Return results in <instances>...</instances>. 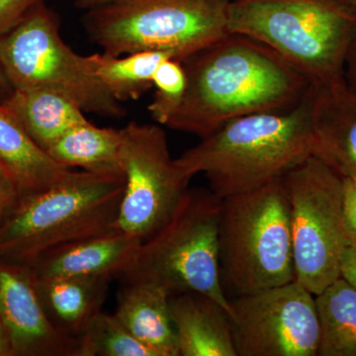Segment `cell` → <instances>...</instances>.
<instances>
[{
  "label": "cell",
  "mask_w": 356,
  "mask_h": 356,
  "mask_svg": "<svg viewBox=\"0 0 356 356\" xmlns=\"http://www.w3.org/2000/svg\"><path fill=\"white\" fill-rule=\"evenodd\" d=\"M179 356H238L229 314L201 293L170 297Z\"/></svg>",
  "instance_id": "obj_15"
},
{
  "label": "cell",
  "mask_w": 356,
  "mask_h": 356,
  "mask_svg": "<svg viewBox=\"0 0 356 356\" xmlns=\"http://www.w3.org/2000/svg\"><path fill=\"white\" fill-rule=\"evenodd\" d=\"M341 277L356 289V240L350 238L341 259Z\"/></svg>",
  "instance_id": "obj_28"
},
{
  "label": "cell",
  "mask_w": 356,
  "mask_h": 356,
  "mask_svg": "<svg viewBox=\"0 0 356 356\" xmlns=\"http://www.w3.org/2000/svg\"><path fill=\"white\" fill-rule=\"evenodd\" d=\"M44 0H0V38L6 36Z\"/></svg>",
  "instance_id": "obj_25"
},
{
  "label": "cell",
  "mask_w": 356,
  "mask_h": 356,
  "mask_svg": "<svg viewBox=\"0 0 356 356\" xmlns=\"http://www.w3.org/2000/svg\"><path fill=\"white\" fill-rule=\"evenodd\" d=\"M0 67L13 89L62 93L84 113L122 118L126 110L93 70L89 56L74 53L58 32L55 14L41 4L0 38Z\"/></svg>",
  "instance_id": "obj_8"
},
{
  "label": "cell",
  "mask_w": 356,
  "mask_h": 356,
  "mask_svg": "<svg viewBox=\"0 0 356 356\" xmlns=\"http://www.w3.org/2000/svg\"><path fill=\"white\" fill-rule=\"evenodd\" d=\"M238 356H316V297L297 281L238 295L231 302Z\"/></svg>",
  "instance_id": "obj_11"
},
{
  "label": "cell",
  "mask_w": 356,
  "mask_h": 356,
  "mask_svg": "<svg viewBox=\"0 0 356 356\" xmlns=\"http://www.w3.org/2000/svg\"><path fill=\"white\" fill-rule=\"evenodd\" d=\"M320 323L317 356H356V289L343 278L316 295Z\"/></svg>",
  "instance_id": "obj_21"
},
{
  "label": "cell",
  "mask_w": 356,
  "mask_h": 356,
  "mask_svg": "<svg viewBox=\"0 0 356 356\" xmlns=\"http://www.w3.org/2000/svg\"><path fill=\"white\" fill-rule=\"evenodd\" d=\"M0 356H13L10 341L1 318H0Z\"/></svg>",
  "instance_id": "obj_30"
},
{
  "label": "cell",
  "mask_w": 356,
  "mask_h": 356,
  "mask_svg": "<svg viewBox=\"0 0 356 356\" xmlns=\"http://www.w3.org/2000/svg\"><path fill=\"white\" fill-rule=\"evenodd\" d=\"M0 318L13 356H79V339L49 317L30 266L0 261Z\"/></svg>",
  "instance_id": "obj_12"
},
{
  "label": "cell",
  "mask_w": 356,
  "mask_h": 356,
  "mask_svg": "<svg viewBox=\"0 0 356 356\" xmlns=\"http://www.w3.org/2000/svg\"><path fill=\"white\" fill-rule=\"evenodd\" d=\"M313 156L341 177H356V93L344 79L313 84Z\"/></svg>",
  "instance_id": "obj_13"
},
{
  "label": "cell",
  "mask_w": 356,
  "mask_h": 356,
  "mask_svg": "<svg viewBox=\"0 0 356 356\" xmlns=\"http://www.w3.org/2000/svg\"><path fill=\"white\" fill-rule=\"evenodd\" d=\"M348 4H350L351 8L356 13V0H346Z\"/></svg>",
  "instance_id": "obj_33"
},
{
  "label": "cell",
  "mask_w": 356,
  "mask_h": 356,
  "mask_svg": "<svg viewBox=\"0 0 356 356\" xmlns=\"http://www.w3.org/2000/svg\"><path fill=\"white\" fill-rule=\"evenodd\" d=\"M220 270L238 295L295 280L284 177L222 201Z\"/></svg>",
  "instance_id": "obj_7"
},
{
  "label": "cell",
  "mask_w": 356,
  "mask_h": 356,
  "mask_svg": "<svg viewBox=\"0 0 356 356\" xmlns=\"http://www.w3.org/2000/svg\"><path fill=\"white\" fill-rule=\"evenodd\" d=\"M1 104L46 152L70 129L88 121L76 102L51 89H13Z\"/></svg>",
  "instance_id": "obj_19"
},
{
  "label": "cell",
  "mask_w": 356,
  "mask_h": 356,
  "mask_svg": "<svg viewBox=\"0 0 356 356\" xmlns=\"http://www.w3.org/2000/svg\"><path fill=\"white\" fill-rule=\"evenodd\" d=\"M153 86L156 92L149 105V114L154 121L166 126L186 93V72L181 60L168 58L159 65L154 76Z\"/></svg>",
  "instance_id": "obj_24"
},
{
  "label": "cell",
  "mask_w": 356,
  "mask_h": 356,
  "mask_svg": "<svg viewBox=\"0 0 356 356\" xmlns=\"http://www.w3.org/2000/svg\"><path fill=\"white\" fill-rule=\"evenodd\" d=\"M222 199L206 189H187L168 221L142 242L135 259L119 277L147 283L170 296L207 295L233 316L222 285L219 232Z\"/></svg>",
  "instance_id": "obj_5"
},
{
  "label": "cell",
  "mask_w": 356,
  "mask_h": 356,
  "mask_svg": "<svg viewBox=\"0 0 356 356\" xmlns=\"http://www.w3.org/2000/svg\"><path fill=\"white\" fill-rule=\"evenodd\" d=\"M343 79L348 88L356 93V23L346 51Z\"/></svg>",
  "instance_id": "obj_29"
},
{
  "label": "cell",
  "mask_w": 356,
  "mask_h": 356,
  "mask_svg": "<svg viewBox=\"0 0 356 356\" xmlns=\"http://www.w3.org/2000/svg\"><path fill=\"white\" fill-rule=\"evenodd\" d=\"M312 96L313 84L288 108L232 119L175 161L191 178L205 175L222 199L266 186L313 156Z\"/></svg>",
  "instance_id": "obj_2"
},
{
  "label": "cell",
  "mask_w": 356,
  "mask_h": 356,
  "mask_svg": "<svg viewBox=\"0 0 356 356\" xmlns=\"http://www.w3.org/2000/svg\"><path fill=\"white\" fill-rule=\"evenodd\" d=\"M89 58L99 81L122 103L138 99L154 88V76L159 65L175 58L168 51H140L124 57L93 54Z\"/></svg>",
  "instance_id": "obj_22"
},
{
  "label": "cell",
  "mask_w": 356,
  "mask_h": 356,
  "mask_svg": "<svg viewBox=\"0 0 356 356\" xmlns=\"http://www.w3.org/2000/svg\"><path fill=\"white\" fill-rule=\"evenodd\" d=\"M124 189V177L72 170L23 194L0 222V261L31 266L53 248L116 229Z\"/></svg>",
  "instance_id": "obj_3"
},
{
  "label": "cell",
  "mask_w": 356,
  "mask_h": 356,
  "mask_svg": "<svg viewBox=\"0 0 356 356\" xmlns=\"http://www.w3.org/2000/svg\"><path fill=\"white\" fill-rule=\"evenodd\" d=\"M0 163L17 184L21 195L48 188L72 172L54 161L1 103Z\"/></svg>",
  "instance_id": "obj_18"
},
{
  "label": "cell",
  "mask_w": 356,
  "mask_h": 356,
  "mask_svg": "<svg viewBox=\"0 0 356 356\" xmlns=\"http://www.w3.org/2000/svg\"><path fill=\"white\" fill-rule=\"evenodd\" d=\"M170 295L147 283H125L114 315L154 356H179Z\"/></svg>",
  "instance_id": "obj_16"
},
{
  "label": "cell",
  "mask_w": 356,
  "mask_h": 356,
  "mask_svg": "<svg viewBox=\"0 0 356 356\" xmlns=\"http://www.w3.org/2000/svg\"><path fill=\"white\" fill-rule=\"evenodd\" d=\"M20 196L17 184L0 163V222L13 209Z\"/></svg>",
  "instance_id": "obj_27"
},
{
  "label": "cell",
  "mask_w": 356,
  "mask_h": 356,
  "mask_svg": "<svg viewBox=\"0 0 356 356\" xmlns=\"http://www.w3.org/2000/svg\"><path fill=\"white\" fill-rule=\"evenodd\" d=\"M142 241L118 229L65 243L44 252L30 268L39 278L106 276L125 273Z\"/></svg>",
  "instance_id": "obj_14"
},
{
  "label": "cell",
  "mask_w": 356,
  "mask_h": 356,
  "mask_svg": "<svg viewBox=\"0 0 356 356\" xmlns=\"http://www.w3.org/2000/svg\"><path fill=\"white\" fill-rule=\"evenodd\" d=\"M232 0H114L86 11L89 39L113 57L163 51L184 60L229 34Z\"/></svg>",
  "instance_id": "obj_6"
},
{
  "label": "cell",
  "mask_w": 356,
  "mask_h": 356,
  "mask_svg": "<svg viewBox=\"0 0 356 356\" xmlns=\"http://www.w3.org/2000/svg\"><path fill=\"white\" fill-rule=\"evenodd\" d=\"M121 136L125 189L115 227L144 242L168 221L191 178L170 156L159 126L131 122Z\"/></svg>",
  "instance_id": "obj_10"
},
{
  "label": "cell",
  "mask_w": 356,
  "mask_h": 356,
  "mask_svg": "<svg viewBox=\"0 0 356 356\" xmlns=\"http://www.w3.org/2000/svg\"><path fill=\"white\" fill-rule=\"evenodd\" d=\"M343 212L348 235L356 240V177H343Z\"/></svg>",
  "instance_id": "obj_26"
},
{
  "label": "cell",
  "mask_w": 356,
  "mask_h": 356,
  "mask_svg": "<svg viewBox=\"0 0 356 356\" xmlns=\"http://www.w3.org/2000/svg\"><path fill=\"white\" fill-rule=\"evenodd\" d=\"M121 129L100 128L86 121L56 140L47 153L65 168L102 175L124 177Z\"/></svg>",
  "instance_id": "obj_20"
},
{
  "label": "cell",
  "mask_w": 356,
  "mask_h": 356,
  "mask_svg": "<svg viewBox=\"0 0 356 356\" xmlns=\"http://www.w3.org/2000/svg\"><path fill=\"white\" fill-rule=\"evenodd\" d=\"M13 86L9 83L3 70L0 67V103L3 102L13 93Z\"/></svg>",
  "instance_id": "obj_31"
},
{
  "label": "cell",
  "mask_w": 356,
  "mask_h": 356,
  "mask_svg": "<svg viewBox=\"0 0 356 356\" xmlns=\"http://www.w3.org/2000/svg\"><path fill=\"white\" fill-rule=\"evenodd\" d=\"M112 1L114 0H76V6L81 10L88 11Z\"/></svg>",
  "instance_id": "obj_32"
},
{
  "label": "cell",
  "mask_w": 356,
  "mask_h": 356,
  "mask_svg": "<svg viewBox=\"0 0 356 356\" xmlns=\"http://www.w3.org/2000/svg\"><path fill=\"white\" fill-rule=\"evenodd\" d=\"M34 277L49 317L58 330L76 339L102 311L112 280L106 276Z\"/></svg>",
  "instance_id": "obj_17"
},
{
  "label": "cell",
  "mask_w": 356,
  "mask_h": 356,
  "mask_svg": "<svg viewBox=\"0 0 356 356\" xmlns=\"http://www.w3.org/2000/svg\"><path fill=\"white\" fill-rule=\"evenodd\" d=\"M290 206L295 281L314 295L341 277L350 242L343 212V177L316 156L284 177Z\"/></svg>",
  "instance_id": "obj_9"
},
{
  "label": "cell",
  "mask_w": 356,
  "mask_h": 356,
  "mask_svg": "<svg viewBox=\"0 0 356 356\" xmlns=\"http://www.w3.org/2000/svg\"><path fill=\"white\" fill-rule=\"evenodd\" d=\"M356 13L346 0H232L229 33L266 44L312 84L343 79Z\"/></svg>",
  "instance_id": "obj_4"
},
{
  "label": "cell",
  "mask_w": 356,
  "mask_h": 356,
  "mask_svg": "<svg viewBox=\"0 0 356 356\" xmlns=\"http://www.w3.org/2000/svg\"><path fill=\"white\" fill-rule=\"evenodd\" d=\"M182 64L186 93L166 126L200 139L236 117L293 106L312 86L266 44L236 33H229Z\"/></svg>",
  "instance_id": "obj_1"
},
{
  "label": "cell",
  "mask_w": 356,
  "mask_h": 356,
  "mask_svg": "<svg viewBox=\"0 0 356 356\" xmlns=\"http://www.w3.org/2000/svg\"><path fill=\"white\" fill-rule=\"evenodd\" d=\"M79 356H154L118 318L100 312L79 337Z\"/></svg>",
  "instance_id": "obj_23"
}]
</instances>
